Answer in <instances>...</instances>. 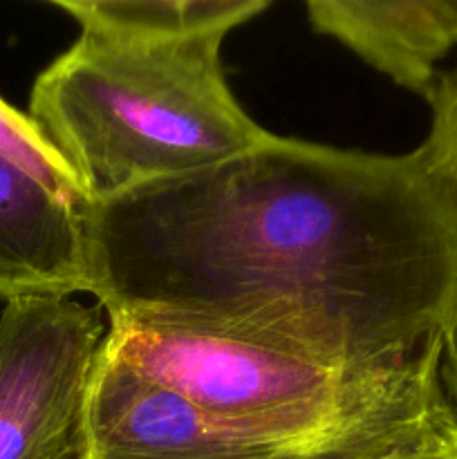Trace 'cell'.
<instances>
[{
  "mask_svg": "<svg viewBox=\"0 0 457 459\" xmlns=\"http://www.w3.org/2000/svg\"><path fill=\"white\" fill-rule=\"evenodd\" d=\"M81 27L30 92V119L90 204L209 169L267 130L222 70L233 27L264 0H54Z\"/></svg>",
  "mask_w": 457,
  "mask_h": 459,
  "instance_id": "7a4b0ae2",
  "label": "cell"
},
{
  "mask_svg": "<svg viewBox=\"0 0 457 459\" xmlns=\"http://www.w3.org/2000/svg\"><path fill=\"white\" fill-rule=\"evenodd\" d=\"M312 27L428 101L457 48V0H309Z\"/></svg>",
  "mask_w": 457,
  "mask_h": 459,
  "instance_id": "52a82bcc",
  "label": "cell"
},
{
  "mask_svg": "<svg viewBox=\"0 0 457 459\" xmlns=\"http://www.w3.org/2000/svg\"><path fill=\"white\" fill-rule=\"evenodd\" d=\"M370 459H457V437L437 439V442L419 444V446L399 448Z\"/></svg>",
  "mask_w": 457,
  "mask_h": 459,
  "instance_id": "8fae6325",
  "label": "cell"
},
{
  "mask_svg": "<svg viewBox=\"0 0 457 459\" xmlns=\"http://www.w3.org/2000/svg\"><path fill=\"white\" fill-rule=\"evenodd\" d=\"M108 321L339 368L403 363L457 314V188L421 148L276 137L83 215Z\"/></svg>",
  "mask_w": 457,
  "mask_h": 459,
  "instance_id": "6da1fadb",
  "label": "cell"
},
{
  "mask_svg": "<svg viewBox=\"0 0 457 459\" xmlns=\"http://www.w3.org/2000/svg\"><path fill=\"white\" fill-rule=\"evenodd\" d=\"M83 215L0 157V300L88 291Z\"/></svg>",
  "mask_w": 457,
  "mask_h": 459,
  "instance_id": "8992f818",
  "label": "cell"
},
{
  "mask_svg": "<svg viewBox=\"0 0 457 459\" xmlns=\"http://www.w3.org/2000/svg\"><path fill=\"white\" fill-rule=\"evenodd\" d=\"M108 323L106 352L206 415L264 437L457 435L442 339L394 366L339 368L170 327Z\"/></svg>",
  "mask_w": 457,
  "mask_h": 459,
  "instance_id": "3957f363",
  "label": "cell"
},
{
  "mask_svg": "<svg viewBox=\"0 0 457 459\" xmlns=\"http://www.w3.org/2000/svg\"><path fill=\"white\" fill-rule=\"evenodd\" d=\"M345 435L276 439L206 415L101 345L72 459H370L437 439Z\"/></svg>",
  "mask_w": 457,
  "mask_h": 459,
  "instance_id": "277c9868",
  "label": "cell"
},
{
  "mask_svg": "<svg viewBox=\"0 0 457 459\" xmlns=\"http://www.w3.org/2000/svg\"><path fill=\"white\" fill-rule=\"evenodd\" d=\"M428 106L433 112L430 130L419 148L430 164L457 188V67L439 76Z\"/></svg>",
  "mask_w": 457,
  "mask_h": 459,
  "instance_id": "9c48e42d",
  "label": "cell"
},
{
  "mask_svg": "<svg viewBox=\"0 0 457 459\" xmlns=\"http://www.w3.org/2000/svg\"><path fill=\"white\" fill-rule=\"evenodd\" d=\"M0 157L39 179L67 204L88 211V197L83 195L79 182L61 155L49 146L30 115L9 106L3 97H0Z\"/></svg>",
  "mask_w": 457,
  "mask_h": 459,
  "instance_id": "ba28073f",
  "label": "cell"
},
{
  "mask_svg": "<svg viewBox=\"0 0 457 459\" xmlns=\"http://www.w3.org/2000/svg\"><path fill=\"white\" fill-rule=\"evenodd\" d=\"M101 305L18 299L0 312V459H72L106 341Z\"/></svg>",
  "mask_w": 457,
  "mask_h": 459,
  "instance_id": "5b68a950",
  "label": "cell"
},
{
  "mask_svg": "<svg viewBox=\"0 0 457 459\" xmlns=\"http://www.w3.org/2000/svg\"><path fill=\"white\" fill-rule=\"evenodd\" d=\"M442 381L457 421V314L442 336Z\"/></svg>",
  "mask_w": 457,
  "mask_h": 459,
  "instance_id": "30bf717a",
  "label": "cell"
}]
</instances>
